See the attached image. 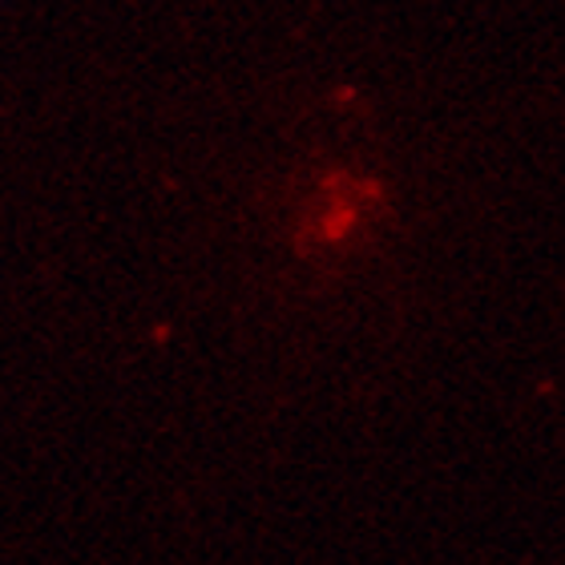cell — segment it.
<instances>
[{
	"label": "cell",
	"instance_id": "obj_1",
	"mask_svg": "<svg viewBox=\"0 0 565 565\" xmlns=\"http://www.w3.org/2000/svg\"><path fill=\"white\" fill-rule=\"evenodd\" d=\"M364 202H376V186L372 182H331L319 199V211L311 218V235L319 243H340L360 226L364 218Z\"/></svg>",
	"mask_w": 565,
	"mask_h": 565
}]
</instances>
